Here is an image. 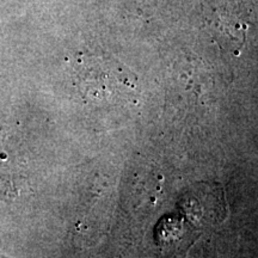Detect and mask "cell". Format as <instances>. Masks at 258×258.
I'll return each instance as SVG.
<instances>
[{
    "mask_svg": "<svg viewBox=\"0 0 258 258\" xmlns=\"http://www.w3.org/2000/svg\"><path fill=\"white\" fill-rule=\"evenodd\" d=\"M0 258H8V257H5L4 254H2V253H0Z\"/></svg>",
    "mask_w": 258,
    "mask_h": 258,
    "instance_id": "6da1fadb",
    "label": "cell"
}]
</instances>
